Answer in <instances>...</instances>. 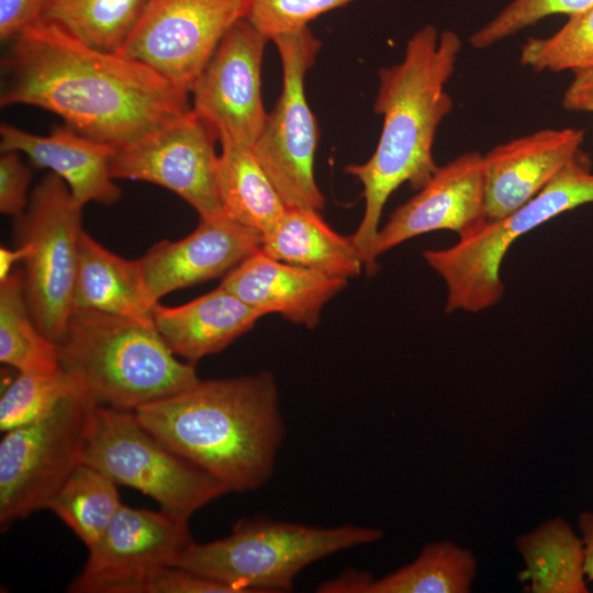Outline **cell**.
Masks as SVG:
<instances>
[{
	"instance_id": "5b68a950",
	"label": "cell",
	"mask_w": 593,
	"mask_h": 593,
	"mask_svg": "<svg viewBox=\"0 0 593 593\" xmlns=\"http://www.w3.org/2000/svg\"><path fill=\"white\" fill-rule=\"evenodd\" d=\"M382 537L379 528L350 524L320 527L246 518L238 521L224 538L193 541L171 566L227 584L237 593L286 592L307 566Z\"/></svg>"
},
{
	"instance_id": "e575fe53",
	"label": "cell",
	"mask_w": 593,
	"mask_h": 593,
	"mask_svg": "<svg viewBox=\"0 0 593 593\" xmlns=\"http://www.w3.org/2000/svg\"><path fill=\"white\" fill-rule=\"evenodd\" d=\"M48 0H0V38L13 42L43 16Z\"/></svg>"
},
{
	"instance_id": "ac0fdd59",
	"label": "cell",
	"mask_w": 593,
	"mask_h": 593,
	"mask_svg": "<svg viewBox=\"0 0 593 593\" xmlns=\"http://www.w3.org/2000/svg\"><path fill=\"white\" fill-rule=\"evenodd\" d=\"M0 150H16L33 166L49 169L63 179L82 208L90 202L111 205L121 197L111 175L116 148L65 124L53 127L45 136L2 124Z\"/></svg>"
},
{
	"instance_id": "8d00e7d4",
	"label": "cell",
	"mask_w": 593,
	"mask_h": 593,
	"mask_svg": "<svg viewBox=\"0 0 593 593\" xmlns=\"http://www.w3.org/2000/svg\"><path fill=\"white\" fill-rule=\"evenodd\" d=\"M584 550V574L589 582H593V512H583L578 518Z\"/></svg>"
},
{
	"instance_id": "e0dca14e",
	"label": "cell",
	"mask_w": 593,
	"mask_h": 593,
	"mask_svg": "<svg viewBox=\"0 0 593 593\" xmlns=\"http://www.w3.org/2000/svg\"><path fill=\"white\" fill-rule=\"evenodd\" d=\"M585 131L542 128L483 155L489 221L502 219L540 192L580 152Z\"/></svg>"
},
{
	"instance_id": "836d02e7",
	"label": "cell",
	"mask_w": 593,
	"mask_h": 593,
	"mask_svg": "<svg viewBox=\"0 0 593 593\" xmlns=\"http://www.w3.org/2000/svg\"><path fill=\"white\" fill-rule=\"evenodd\" d=\"M31 169L16 150L1 152L0 156V211L14 217L21 215L27 205V188Z\"/></svg>"
},
{
	"instance_id": "5bb4252c",
	"label": "cell",
	"mask_w": 593,
	"mask_h": 593,
	"mask_svg": "<svg viewBox=\"0 0 593 593\" xmlns=\"http://www.w3.org/2000/svg\"><path fill=\"white\" fill-rule=\"evenodd\" d=\"M268 41L248 20H239L192 87L191 108L220 143L253 147L264 127L268 113L261 94V65Z\"/></svg>"
},
{
	"instance_id": "d6a6232c",
	"label": "cell",
	"mask_w": 593,
	"mask_h": 593,
	"mask_svg": "<svg viewBox=\"0 0 593 593\" xmlns=\"http://www.w3.org/2000/svg\"><path fill=\"white\" fill-rule=\"evenodd\" d=\"M138 593H237L233 588L193 571L166 566L152 573Z\"/></svg>"
},
{
	"instance_id": "484cf974",
	"label": "cell",
	"mask_w": 593,
	"mask_h": 593,
	"mask_svg": "<svg viewBox=\"0 0 593 593\" xmlns=\"http://www.w3.org/2000/svg\"><path fill=\"white\" fill-rule=\"evenodd\" d=\"M477 572L474 555L451 541L432 542L410 563L366 584L362 593H467Z\"/></svg>"
},
{
	"instance_id": "f546056e",
	"label": "cell",
	"mask_w": 593,
	"mask_h": 593,
	"mask_svg": "<svg viewBox=\"0 0 593 593\" xmlns=\"http://www.w3.org/2000/svg\"><path fill=\"white\" fill-rule=\"evenodd\" d=\"M76 393L82 392L63 370L54 373L19 372L1 394L0 429L5 433L32 424Z\"/></svg>"
},
{
	"instance_id": "3957f363",
	"label": "cell",
	"mask_w": 593,
	"mask_h": 593,
	"mask_svg": "<svg viewBox=\"0 0 593 593\" xmlns=\"http://www.w3.org/2000/svg\"><path fill=\"white\" fill-rule=\"evenodd\" d=\"M135 413L148 430L227 492L267 483L284 437L278 385L267 371L200 379Z\"/></svg>"
},
{
	"instance_id": "cb8c5ba5",
	"label": "cell",
	"mask_w": 593,
	"mask_h": 593,
	"mask_svg": "<svg viewBox=\"0 0 593 593\" xmlns=\"http://www.w3.org/2000/svg\"><path fill=\"white\" fill-rule=\"evenodd\" d=\"M515 546L524 561L521 579L532 593H586L581 536L562 517L519 535Z\"/></svg>"
},
{
	"instance_id": "ffe728a7",
	"label": "cell",
	"mask_w": 593,
	"mask_h": 593,
	"mask_svg": "<svg viewBox=\"0 0 593 593\" xmlns=\"http://www.w3.org/2000/svg\"><path fill=\"white\" fill-rule=\"evenodd\" d=\"M265 316L221 284L177 306L157 303L153 322L172 353L190 363L216 354Z\"/></svg>"
},
{
	"instance_id": "83f0119b",
	"label": "cell",
	"mask_w": 593,
	"mask_h": 593,
	"mask_svg": "<svg viewBox=\"0 0 593 593\" xmlns=\"http://www.w3.org/2000/svg\"><path fill=\"white\" fill-rule=\"evenodd\" d=\"M118 484L107 474L81 463L47 504L89 549L122 506Z\"/></svg>"
},
{
	"instance_id": "d590c367",
	"label": "cell",
	"mask_w": 593,
	"mask_h": 593,
	"mask_svg": "<svg viewBox=\"0 0 593 593\" xmlns=\"http://www.w3.org/2000/svg\"><path fill=\"white\" fill-rule=\"evenodd\" d=\"M561 105L571 112L593 113V66L573 72Z\"/></svg>"
},
{
	"instance_id": "f1b7e54d",
	"label": "cell",
	"mask_w": 593,
	"mask_h": 593,
	"mask_svg": "<svg viewBox=\"0 0 593 593\" xmlns=\"http://www.w3.org/2000/svg\"><path fill=\"white\" fill-rule=\"evenodd\" d=\"M568 16L550 36L524 42L519 54L523 66L537 72H575L593 66V5Z\"/></svg>"
},
{
	"instance_id": "1f68e13d",
	"label": "cell",
	"mask_w": 593,
	"mask_h": 593,
	"mask_svg": "<svg viewBox=\"0 0 593 593\" xmlns=\"http://www.w3.org/2000/svg\"><path fill=\"white\" fill-rule=\"evenodd\" d=\"M356 0H247L246 20L270 41L309 27L317 16Z\"/></svg>"
},
{
	"instance_id": "277c9868",
	"label": "cell",
	"mask_w": 593,
	"mask_h": 593,
	"mask_svg": "<svg viewBox=\"0 0 593 593\" xmlns=\"http://www.w3.org/2000/svg\"><path fill=\"white\" fill-rule=\"evenodd\" d=\"M56 344L63 371L97 405L136 411L200 380L153 320L76 310Z\"/></svg>"
},
{
	"instance_id": "8992f818",
	"label": "cell",
	"mask_w": 593,
	"mask_h": 593,
	"mask_svg": "<svg viewBox=\"0 0 593 593\" xmlns=\"http://www.w3.org/2000/svg\"><path fill=\"white\" fill-rule=\"evenodd\" d=\"M593 202V172L580 152L540 192L511 214L486 221L445 249L424 251L447 287L446 312H480L495 305L504 284L501 265L511 245L547 221Z\"/></svg>"
},
{
	"instance_id": "d4e9b609",
	"label": "cell",
	"mask_w": 593,
	"mask_h": 593,
	"mask_svg": "<svg viewBox=\"0 0 593 593\" xmlns=\"http://www.w3.org/2000/svg\"><path fill=\"white\" fill-rule=\"evenodd\" d=\"M0 361L18 372L61 371L58 346L33 320L25 295L23 271L0 281Z\"/></svg>"
},
{
	"instance_id": "d6986e66",
	"label": "cell",
	"mask_w": 593,
	"mask_h": 593,
	"mask_svg": "<svg viewBox=\"0 0 593 593\" xmlns=\"http://www.w3.org/2000/svg\"><path fill=\"white\" fill-rule=\"evenodd\" d=\"M346 283L347 280L277 260L259 248L223 277L221 286L264 315L277 313L313 328L324 305Z\"/></svg>"
},
{
	"instance_id": "7c38bea8",
	"label": "cell",
	"mask_w": 593,
	"mask_h": 593,
	"mask_svg": "<svg viewBox=\"0 0 593 593\" xmlns=\"http://www.w3.org/2000/svg\"><path fill=\"white\" fill-rule=\"evenodd\" d=\"M216 141L213 128L191 108L166 126L116 148L111 175L164 187L190 204L199 217H217L226 213L216 186Z\"/></svg>"
},
{
	"instance_id": "603a6c76",
	"label": "cell",
	"mask_w": 593,
	"mask_h": 593,
	"mask_svg": "<svg viewBox=\"0 0 593 593\" xmlns=\"http://www.w3.org/2000/svg\"><path fill=\"white\" fill-rule=\"evenodd\" d=\"M216 186L226 215L261 237L277 225L287 210L251 147L221 143Z\"/></svg>"
},
{
	"instance_id": "9c48e42d",
	"label": "cell",
	"mask_w": 593,
	"mask_h": 593,
	"mask_svg": "<svg viewBox=\"0 0 593 593\" xmlns=\"http://www.w3.org/2000/svg\"><path fill=\"white\" fill-rule=\"evenodd\" d=\"M282 65V90L251 149L287 209L321 211L315 175L320 131L305 94V76L321 49L309 27L272 40Z\"/></svg>"
},
{
	"instance_id": "2e32d148",
	"label": "cell",
	"mask_w": 593,
	"mask_h": 593,
	"mask_svg": "<svg viewBox=\"0 0 593 593\" xmlns=\"http://www.w3.org/2000/svg\"><path fill=\"white\" fill-rule=\"evenodd\" d=\"M262 237L226 214L200 217L195 230L179 240L153 245L139 258L146 287L155 303L166 294L225 277L260 248Z\"/></svg>"
},
{
	"instance_id": "9a60e30c",
	"label": "cell",
	"mask_w": 593,
	"mask_h": 593,
	"mask_svg": "<svg viewBox=\"0 0 593 593\" xmlns=\"http://www.w3.org/2000/svg\"><path fill=\"white\" fill-rule=\"evenodd\" d=\"M488 221L483 155L468 152L439 166L427 183L401 204L380 227L373 243L377 258L413 237L440 230L463 237Z\"/></svg>"
},
{
	"instance_id": "52a82bcc",
	"label": "cell",
	"mask_w": 593,
	"mask_h": 593,
	"mask_svg": "<svg viewBox=\"0 0 593 593\" xmlns=\"http://www.w3.org/2000/svg\"><path fill=\"white\" fill-rule=\"evenodd\" d=\"M83 463L102 471L118 485L150 496L160 511L186 523L201 507L227 493L217 480L148 430L135 411L93 406Z\"/></svg>"
},
{
	"instance_id": "7402d4cb",
	"label": "cell",
	"mask_w": 593,
	"mask_h": 593,
	"mask_svg": "<svg viewBox=\"0 0 593 593\" xmlns=\"http://www.w3.org/2000/svg\"><path fill=\"white\" fill-rule=\"evenodd\" d=\"M260 248L277 260L344 280L363 266L351 236L334 231L316 210L287 209Z\"/></svg>"
},
{
	"instance_id": "74e56055",
	"label": "cell",
	"mask_w": 593,
	"mask_h": 593,
	"mask_svg": "<svg viewBox=\"0 0 593 593\" xmlns=\"http://www.w3.org/2000/svg\"><path fill=\"white\" fill-rule=\"evenodd\" d=\"M30 254V248L23 244H16L14 249L7 247L0 248V281L7 279L12 272L13 265L16 261H24Z\"/></svg>"
},
{
	"instance_id": "4dcf8cb0",
	"label": "cell",
	"mask_w": 593,
	"mask_h": 593,
	"mask_svg": "<svg viewBox=\"0 0 593 593\" xmlns=\"http://www.w3.org/2000/svg\"><path fill=\"white\" fill-rule=\"evenodd\" d=\"M593 5V0H511L495 16L469 37L475 49H485L540 20L571 15Z\"/></svg>"
},
{
	"instance_id": "4316f807",
	"label": "cell",
	"mask_w": 593,
	"mask_h": 593,
	"mask_svg": "<svg viewBox=\"0 0 593 593\" xmlns=\"http://www.w3.org/2000/svg\"><path fill=\"white\" fill-rule=\"evenodd\" d=\"M148 0H48L41 21L80 42L116 53L135 27Z\"/></svg>"
},
{
	"instance_id": "4fadbf2b",
	"label": "cell",
	"mask_w": 593,
	"mask_h": 593,
	"mask_svg": "<svg viewBox=\"0 0 593 593\" xmlns=\"http://www.w3.org/2000/svg\"><path fill=\"white\" fill-rule=\"evenodd\" d=\"M193 542L189 523L163 511L123 505L90 547L72 593H138L155 571L171 566Z\"/></svg>"
},
{
	"instance_id": "8fae6325",
	"label": "cell",
	"mask_w": 593,
	"mask_h": 593,
	"mask_svg": "<svg viewBox=\"0 0 593 593\" xmlns=\"http://www.w3.org/2000/svg\"><path fill=\"white\" fill-rule=\"evenodd\" d=\"M247 0H148L116 52L191 93L227 31L246 19Z\"/></svg>"
},
{
	"instance_id": "7a4b0ae2",
	"label": "cell",
	"mask_w": 593,
	"mask_h": 593,
	"mask_svg": "<svg viewBox=\"0 0 593 593\" xmlns=\"http://www.w3.org/2000/svg\"><path fill=\"white\" fill-rule=\"evenodd\" d=\"M461 47L456 32L428 24L407 41L400 63L379 70L373 111L383 122L378 145L367 161L345 167L363 188V215L351 238L368 273L377 269L372 248L389 197L405 182L419 190L439 167L433 145L452 110L446 86Z\"/></svg>"
},
{
	"instance_id": "44dd1931",
	"label": "cell",
	"mask_w": 593,
	"mask_h": 593,
	"mask_svg": "<svg viewBox=\"0 0 593 593\" xmlns=\"http://www.w3.org/2000/svg\"><path fill=\"white\" fill-rule=\"evenodd\" d=\"M156 304L148 293L141 260L113 254L83 230L79 240L74 311L149 321Z\"/></svg>"
},
{
	"instance_id": "30bf717a",
	"label": "cell",
	"mask_w": 593,
	"mask_h": 593,
	"mask_svg": "<svg viewBox=\"0 0 593 593\" xmlns=\"http://www.w3.org/2000/svg\"><path fill=\"white\" fill-rule=\"evenodd\" d=\"M82 393L64 401L47 416L4 433L0 441V525L23 519L47 504L83 463L91 412Z\"/></svg>"
},
{
	"instance_id": "6da1fadb",
	"label": "cell",
	"mask_w": 593,
	"mask_h": 593,
	"mask_svg": "<svg viewBox=\"0 0 593 593\" xmlns=\"http://www.w3.org/2000/svg\"><path fill=\"white\" fill-rule=\"evenodd\" d=\"M1 107L25 104L115 148L191 110L189 93L145 64L93 48L40 21L1 58Z\"/></svg>"
},
{
	"instance_id": "ba28073f",
	"label": "cell",
	"mask_w": 593,
	"mask_h": 593,
	"mask_svg": "<svg viewBox=\"0 0 593 593\" xmlns=\"http://www.w3.org/2000/svg\"><path fill=\"white\" fill-rule=\"evenodd\" d=\"M81 211L63 179L49 172L15 217L16 244L30 248L23 261L29 309L38 328L55 343L74 312Z\"/></svg>"
}]
</instances>
